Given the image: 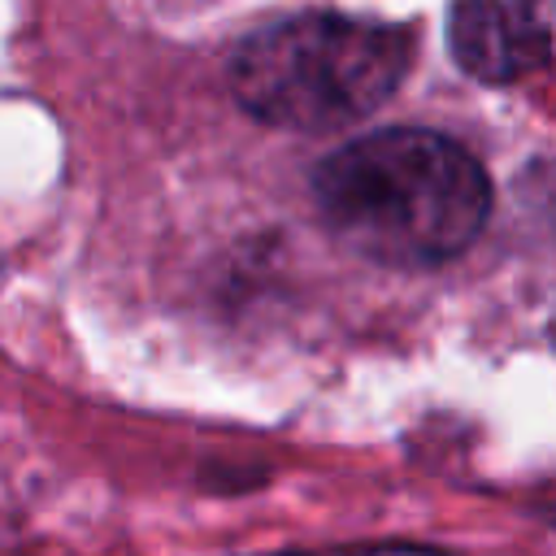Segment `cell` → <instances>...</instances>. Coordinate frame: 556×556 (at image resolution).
I'll return each mask as SVG.
<instances>
[{"label": "cell", "instance_id": "cell-1", "mask_svg": "<svg viewBox=\"0 0 556 556\" xmlns=\"http://www.w3.org/2000/svg\"><path fill=\"white\" fill-rule=\"evenodd\" d=\"M313 195L352 252L400 269L452 261L491 213V182L473 152L413 126L334 148L313 169Z\"/></svg>", "mask_w": 556, "mask_h": 556}, {"label": "cell", "instance_id": "cell-3", "mask_svg": "<svg viewBox=\"0 0 556 556\" xmlns=\"http://www.w3.org/2000/svg\"><path fill=\"white\" fill-rule=\"evenodd\" d=\"M447 48L478 83H517L552 56V0H452Z\"/></svg>", "mask_w": 556, "mask_h": 556}, {"label": "cell", "instance_id": "cell-2", "mask_svg": "<svg viewBox=\"0 0 556 556\" xmlns=\"http://www.w3.org/2000/svg\"><path fill=\"white\" fill-rule=\"evenodd\" d=\"M408 65L413 43L400 26L348 13H295L235 48L230 91L265 126L326 135L391 100Z\"/></svg>", "mask_w": 556, "mask_h": 556}, {"label": "cell", "instance_id": "cell-4", "mask_svg": "<svg viewBox=\"0 0 556 556\" xmlns=\"http://www.w3.org/2000/svg\"><path fill=\"white\" fill-rule=\"evenodd\" d=\"M269 556H456L434 543H343L321 552H269Z\"/></svg>", "mask_w": 556, "mask_h": 556}]
</instances>
